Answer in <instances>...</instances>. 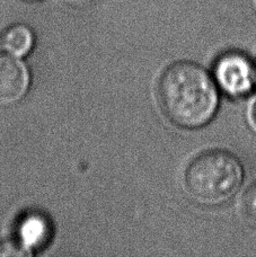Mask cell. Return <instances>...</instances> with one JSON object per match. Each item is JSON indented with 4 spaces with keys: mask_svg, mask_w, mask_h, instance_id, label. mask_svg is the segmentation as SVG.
I'll use <instances>...</instances> for the list:
<instances>
[{
    "mask_svg": "<svg viewBox=\"0 0 256 257\" xmlns=\"http://www.w3.org/2000/svg\"><path fill=\"white\" fill-rule=\"evenodd\" d=\"M254 63H255V69H256V58H255V60H254Z\"/></svg>",
    "mask_w": 256,
    "mask_h": 257,
    "instance_id": "12",
    "label": "cell"
},
{
    "mask_svg": "<svg viewBox=\"0 0 256 257\" xmlns=\"http://www.w3.org/2000/svg\"><path fill=\"white\" fill-rule=\"evenodd\" d=\"M240 210L246 223L256 230V182L245 191L241 197Z\"/></svg>",
    "mask_w": 256,
    "mask_h": 257,
    "instance_id": "7",
    "label": "cell"
},
{
    "mask_svg": "<svg viewBox=\"0 0 256 257\" xmlns=\"http://www.w3.org/2000/svg\"><path fill=\"white\" fill-rule=\"evenodd\" d=\"M21 2H25V3H36V2H42V0H21Z\"/></svg>",
    "mask_w": 256,
    "mask_h": 257,
    "instance_id": "11",
    "label": "cell"
},
{
    "mask_svg": "<svg viewBox=\"0 0 256 257\" xmlns=\"http://www.w3.org/2000/svg\"><path fill=\"white\" fill-rule=\"evenodd\" d=\"M245 168L231 151L210 149L196 155L184 171V186L195 203L219 206L229 202L241 189Z\"/></svg>",
    "mask_w": 256,
    "mask_h": 257,
    "instance_id": "2",
    "label": "cell"
},
{
    "mask_svg": "<svg viewBox=\"0 0 256 257\" xmlns=\"http://www.w3.org/2000/svg\"><path fill=\"white\" fill-rule=\"evenodd\" d=\"M34 44V35L29 26L15 24L5 30L0 38V47L4 52L15 57H24Z\"/></svg>",
    "mask_w": 256,
    "mask_h": 257,
    "instance_id": "6",
    "label": "cell"
},
{
    "mask_svg": "<svg viewBox=\"0 0 256 257\" xmlns=\"http://www.w3.org/2000/svg\"><path fill=\"white\" fill-rule=\"evenodd\" d=\"M212 77L220 93L232 99L248 97L256 88L255 63L238 50L219 54L213 63Z\"/></svg>",
    "mask_w": 256,
    "mask_h": 257,
    "instance_id": "3",
    "label": "cell"
},
{
    "mask_svg": "<svg viewBox=\"0 0 256 257\" xmlns=\"http://www.w3.org/2000/svg\"><path fill=\"white\" fill-rule=\"evenodd\" d=\"M65 2L68 5H71V6L81 7V6H86V5L93 3L94 0H65Z\"/></svg>",
    "mask_w": 256,
    "mask_h": 257,
    "instance_id": "9",
    "label": "cell"
},
{
    "mask_svg": "<svg viewBox=\"0 0 256 257\" xmlns=\"http://www.w3.org/2000/svg\"><path fill=\"white\" fill-rule=\"evenodd\" d=\"M50 235V227L42 215L27 214L17 226L16 239L22 242L26 248L32 249L42 246Z\"/></svg>",
    "mask_w": 256,
    "mask_h": 257,
    "instance_id": "5",
    "label": "cell"
},
{
    "mask_svg": "<svg viewBox=\"0 0 256 257\" xmlns=\"http://www.w3.org/2000/svg\"><path fill=\"white\" fill-rule=\"evenodd\" d=\"M30 86V75L25 64L17 57L0 53V105L11 106L26 95Z\"/></svg>",
    "mask_w": 256,
    "mask_h": 257,
    "instance_id": "4",
    "label": "cell"
},
{
    "mask_svg": "<svg viewBox=\"0 0 256 257\" xmlns=\"http://www.w3.org/2000/svg\"><path fill=\"white\" fill-rule=\"evenodd\" d=\"M220 94L212 73L190 60L171 63L157 82L164 115L185 130H198L213 121L220 106Z\"/></svg>",
    "mask_w": 256,
    "mask_h": 257,
    "instance_id": "1",
    "label": "cell"
},
{
    "mask_svg": "<svg viewBox=\"0 0 256 257\" xmlns=\"http://www.w3.org/2000/svg\"><path fill=\"white\" fill-rule=\"evenodd\" d=\"M249 120L252 122L253 127L256 130V100L253 103L249 109Z\"/></svg>",
    "mask_w": 256,
    "mask_h": 257,
    "instance_id": "10",
    "label": "cell"
},
{
    "mask_svg": "<svg viewBox=\"0 0 256 257\" xmlns=\"http://www.w3.org/2000/svg\"><path fill=\"white\" fill-rule=\"evenodd\" d=\"M31 254L32 251L16 238L0 242V257H25Z\"/></svg>",
    "mask_w": 256,
    "mask_h": 257,
    "instance_id": "8",
    "label": "cell"
}]
</instances>
